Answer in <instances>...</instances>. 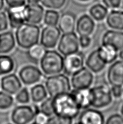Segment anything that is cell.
I'll use <instances>...</instances> for the list:
<instances>
[{
  "label": "cell",
  "mask_w": 123,
  "mask_h": 124,
  "mask_svg": "<svg viewBox=\"0 0 123 124\" xmlns=\"http://www.w3.org/2000/svg\"><path fill=\"white\" fill-rule=\"evenodd\" d=\"M79 45L81 47L86 48L91 45L92 40L89 36H80L79 38Z\"/></svg>",
  "instance_id": "cell-38"
},
{
  "label": "cell",
  "mask_w": 123,
  "mask_h": 124,
  "mask_svg": "<svg viewBox=\"0 0 123 124\" xmlns=\"http://www.w3.org/2000/svg\"><path fill=\"white\" fill-rule=\"evenodd\" d=\"M48 118H49V117L46 116L45 114H44L40 112L36 115L35 116L34 123L38 124H46L48 122V119H49Z\"/></svg>",
  "instance_id": "cell-40"
},
{
  "label": "cell",
  "mask_w": 123,
  "mask_h": 124,
  "mask_svg": "<svg viewBox=\"0 0 123 124\" xmlns=\"http://www.w3.org/2000/svg\"><path fill=\"white\" fill-rule=\"evenodd\" d=\"M76 31L80 36H89L95 29V23L89 15H82L76 23Z\"/></svg>",
  "instance_id": "cell-16"
},
{
  "label": "cell",
  "mask_w": 123,
  "mask_h": 124,
  "mask_svg": "<svg viewBox=\"0 0 123 124\" xmlns=\"http://www.w3.org/2000/svg\"><path fill=\"white\" fill-rule=\"evenodd\" d=\"M1 87L3 91L14 95L22 88V82L16 75L10 73L2 77Z\"/></svg>",
  "instance_id": "cell-14"
},
{
  "label": "cell",
  "mask_w": 123,
  "mask_h": 124,
  "mask_svg": "<svg viewBox=\"0 0 123 124\" xmlns=\"http://www.w3.org/2000/svg\"><path fill=\"white\" fill-rule=\"evenodd\" d=\"M0 86H1V81H0Z\"/></svg>",
  "instance_id": "cell-48"
},
{
  "label": "cell",
  "mask_w": 123,
  "mask_h": 124,
  "mask_svg": "<svg viewBox=\"0 0 123 124\" xmlns=\"http://www.w3.org/2000/svg\"><path fill=\"white\" fill-rule=\"evenodd\" d=\"M85 63L87 68L96 74L102 72L107 65L99 56L97 49L92 51L89 54Z\"/></svg>",
  "instance_id": "cell-20"
},
{
  "label": "cell",
  "mask_w": 123,
  "mask_h": 124,
  "mask_svg": "<svg viewBox=\"0 0 123 124\" xmlns=\"http://www.w3.org/2000/svg\"><path fill=\"white\" fill-rule=\"evenodd\" d=\"M54 115L63 118L72 119L80 113V108L71 93H65L53 97Z\"/></svg>",
  "instance_id": "cell-1"
},
{
  "label": "cell",
  "mask_w": 123,
  "mask_h": 124,
  "mask_svg": "<svg viewBox=\"0 0 123 124\" xmlns=\"http://www.w3.org/2000/svg\"><path fill=\"white\" fill-rule=\"evenodd\" d=\"M28 4H36L39 3V0H26Z\"/></svg>",
  "instance_id": "cell-42"
},
{
  "label": "cell",
  "mask_w": 123,
  "mask_h": 124,
  "mask_svg": "<svg viewBox=\"0 0 123 124\" xmlns=\"http://www.w3.org/2000/svg\"><path fill=\"white\" fill-rule=\"evenodd\" d=\"M107 124H123V116L119 114L111 115L106 121Z\"/></svg>",
  "instance_id": "cell-36"
},
{
  "label": "cell",
  "mask_w": 123,
  "mask_h": 124,
  "mask_svg": "<svg viewBox=\"0 0 123 124\" xmlns=\"http://www.w3.org/2000/svg\"><path fill=\"white\" fill-rule=\"evenodd\" d=\"M39 2L46 8L58 10L65 6L67 0H39Z\"/></svg>",
  "instance_id": "cell-31"
},
{
  "label": "cell",
  "mask_w": 123,
  "mask_h": 124,
  "mask_svg": "<svg viewBox=\"0 0 123 124\" xmlns=\"http://www.w3.org/2000/svg\"><path fill=\"white\" fill-rule=\"evenodd\" d=\"M107 79L112 86H123V60L114 62L109 66L107 74Z\"/></svg>",
  "instance_id": "cell-13"
},
{
  "label": "cell",
  "mask_w": 123,
  "mask_h": 124,
  "mask_svg": "<svg viewBox=\"0 0 123 124\" xmlns=\"http://www.w3.org/2000/svg\"><path fill=\"white\" fill-rule=\"evenodd\" d=\"M15 68L14 59L6 54L0 55V76L10 74Z\"/></svg>",
  "instance_id": "cell-25"
},
{
  "label": "cell",
  "mask_w": 123,
  "mask_h": 124,
  "mask_svg": "<svg viewBox=\"0 0 123 124\" xmlns=\"http://www.w3.org/2000/svg\"><path fill=\"white\" fill-rule=\"evenodd\" d=\"M9 7H21L25 5L26 0H5Z\"/></svg>",
  "instance_id": "cell-37"
},
{
  "label": "cell",
  "mask_w": 123,
  "mask_h": 124,
  "mask_svg": "<svg viewBox=\"0 0 123 124\" xmlns=\"http://www.w3.org/2000/svg\"><path fill=\"white\" fill-rule=\"evenodd\" d=\"M89 13L91 16L96 21H102L106 18L108 14V9L102 4L97 3L90 8Z\"/></svg>",
  "instance_id": "cell-27"
},
{
  "label": "cell",
  "mask_w": 123,
  "mask_h": 124,
  "mask_svg": "<svg viewBox=\"0 0 123 124\" xmlns=\"http://www.w3.org/2000/svg\"><path fill=\"white\" fill-rule=\"evenodd\" d=\"M45 87L48 94L53 97L59 94L69 92L71 90V83L67 76L58 74L47 77Z\"/></svg>",
  "instance_id": "cell-4"
},
{
  "label": "cell",
  "mask_w": 123,
  "mask_h": 124,
  "mask_svg": "<svg viewBox=\"0 0 123 124\" xmlns=\"http://www.w3.org/2000/svg\"><path fill=\"white\" fill-rule=\"evenodd\" d=\"M97 51L99 56L106 64L113 63L118 56V51L113 46L106 44H102L97 48Z\"/></svg>",
  "instance_id": "cell-23"
},
{
  "label": "cell",
  "mask_w": 123,
  "mask_h": 124,
  "mask_svg": "<svg viewBox=\"0 0 123 124\" xmlns=\"http://www.w3.org/2000/svg\"><path fill=\"white\" fill-rule=\"evenodd\" d=\"M91 106L95 108H103L109 106L113 100L111 89L107 85H98L90 89Z\"/></svg>",
  "instance_id": "cell-5"
},
{
  "label": "cell",
  "mask_w": 123,
  "mask_h": 124,
  "mask_svg": "<svg viewBox=\"0 0 123 124\" xmlns=\"http://www.w3.org/2000/svg\"><path fill=\"white\" fill-rule=\"evenodd\" d=\"M80 109H87L91 106L90 89H74L71 92Z\"/></svg>",
  "instance_id": "cell-19"
},
{
  "label": "cell",
  "mask_w": 123,
  "mask_h": 124,
  "mask_svg": "<svg viewBox=\"0 0 123 124\" xmlns=\"http://www.w3.org/2000/svg\"><path fill=\"white\" fill-rule=\"evenodd\" d=\"M24 6L7 9L9 24L12 28H16L25 22Z\"/></svg>",
  "instance_id": "cell-18"
},
{
  "label": "cell",
  "mask_w": 123,
  "mask_h": 124,
  "mask_svg": "<svg viewBox=\"0 0 123 124\" xmlns=\"http://www.w3.org/2000/svg\"><path fill=\"white\" fill-rule=\"evenodd\" d=\"M4 6V0H0V11L3 9Z\"/></svg>",
  "instance_id": "cell-44"
},
{
  "label": "cell",
  "mask_w": 123,
  "mask_h": 124,
  "mask_svg": "<svg viewBox=\"0 0 123 124\" xmlns=\"http://www.w3.org/2000/svg\"><path fill=\"white\" fill-rule=\"evenodd\" d=\"M105 118L102 112L94 109H86L80 114L78 123L83 124H102Z\"/></svg>",
  "instance_id": "cell-15"
},
{
  "label": "cell",
  "mask_w": 123,
  "mask_h": 124,
  "mask_svg": "<svg viewBox=\"0 0 123 124\" xmlns=\"http://www.w3.org/2000/svg\"><path fill=\"white\" fill-rule=\"evenodd\" d=\"M102 44L111 45L119 51L123 47V32L118 30H109L102 38Z\"/></svg>",
  "instance_id": "cell-17"
},
{
  "label": "cell",
  "mask_w": 123,
  "mask_h": 124,
  "mask_svg": "<svg viewBox=\"0 0 123 124\" xmlns=\"http://www.w3.org/2000/svg\"><path fill=\"white\" fill-rule=\"evenodd\" d=\"M122 5H123V4H122Z\"/></svg>",
  "instance_id": "cell-47"
},
{
  "label": "cell",
  "mask_w": 123,
  "mask_h": 124,
  "mask_svg": "<svg viewBox=\"0 0 123 124\" xmlns=\"http://www.w3.org/2000/svg\"><path fill=\"white\" fill-rule=\"evenodd\" d=\"M53 97H48L44 100L42 102L40 108V110L46 116L48 117L52 116L54 114L53 108L52 105Z\"/></svg>",
  "instance_id": "cell-32"
},
{
  "label": "cell",
  "mask_w": 123,
  "mask_h": 124,
  "mask_svg": "<svg viewBox=\"0 0 123 124\" xmlns=\"http://www.w3.org/2000/svg\"><path fill=\"white\" fill-rule=\"evenodd\" d=\"M48 93L45 85L36 84L33 86L30 90V99L35 103L41 102L47 97Z\"/></svg>",
  "instance_id": "cell-26"
},
{
  "label": "cell",
  "mask_w": 123,
  "mask_h": 124,
  "mask_svg": "<svg viewBox=\"0 0 123 124\" xmlns=\"http://www.w3.org/2000/svg\"><path fill=\"white\" fill-rule=\"evenodd\" d=\"M40 108L36 105L28 106L23 104L13 110L11 120L16 124H26L34 120L36 115L40 112Z\"/></svg>",
  "instance_id": "cell-6"
},
{
  "label": "cell",
  "mask_w": 123,
  "mask_h": 124,
  "mask_svg": "<svg viewBox=\"0 0 123 124\" xmlns=\"http://www.w3.org/2000/svg\"><path fill=\"white\" fill-rule=\"evenodd\" d=\"M15 45V37L12 32L7 31L0 34V54L10 52L14 48Z\"/></svg>",
  "instance_id": "cell-21"
},
{
  "label": "cell",
  "mask_w": 123,
  "mask_h": 124,
  "mask_svg": "<svg viewBox=\"0 0 123 124\" xmlns=\"http://www.w3.org/2000/svg\"><path fill=\"white\" fill-rule=\"evenodd\" d=\"M79 38L73 32L64 33L59 41L58 49L60 54L64 56L78 51L79 48Z\"/></svg>",
  "instance_id": "cell-7"
},
{
  "label": "cell",
  "mask_w": 123,
  "mask_h": 124,
  "mask_svg": "<svg viewBox=\"0 0 123 124\" xmlns=\"http://www.w3.org/2000/svg\"><path fill=\"white\" fill-rule=\"evenodd\" d=\"M93 75L91 70L83 67L72 75L71 85L74 89L89 88L93 83Z\"/></svg>",
  "instance_id": "cell-10"
},
{
  "label": "cell",
  "mask_w": 123,
  "mask_h": 124,
  "mask_svg": "<svg viewBox=\"0 0 123 124\" xmlns=\"http://www.w3.org/2000/svg\"><path fill=\"white\" fill-rule=\"evenodd\" d=\"M79 1H80V2H88L89 1H91V0H78Z\"/></svg>",
  "instance_id": "cell-45"
},
{
  "label": "cell",
  "mask_w": 123,
  "mask_h": 124,
  "mask_svg": "<svg viewBox=\"0 0 123 124\" xmlns=\"http://www.w3.org/2000/svg\"><path fill=\"white\" fill-rule=\"evenodd\" d=\"M106 23L112 29L123 31V11L111 10L107 15Z\"/></svg>",
  "instance_id": "cell-24"
},
{
  "label": "cell",
  "mask_w": 123,
  "mask_h": 124,
  "mask_svg": "<svg viewBox=\"0 0 123 124\" xmlns=\"http://www.w3.org/2000/svg\"><path fill=\"white\" fill-rule=\"evenodd\" d=\"M14 99L12 95L6 92H0V109L7 110L14 105Z\"/></svg>",
  "instance_id": "cell-29"
},
{
  "label": "cell",
  "mask_w": 123,
  "mask_h": 124,
  "mask_svg": "<svg viewBox=\"0 0 123 124\" xmlns=\"http://www.w3.org/2000/svg\"><path fill=\"white\" fill-rule=\"evenodd\" d=\"M45 10L42 6L39 3L28 4L24 6L25 21L33 24H39L42 21Z\"/></svg>",
  "instance_id": "cell-12"
},
{
  "label": "cell",
  "mask_w": 123,
  "mask_h": 124,
  "mask_svg": "<svg viewBox=\"0 0 123 124\" xmlns=\"http://www.w3.org/2000/svg\"><path fill=\"white\" fill-rule=\"evenodd\" d=\"M60 15L54 10H47L44 14L43 21L46 25L56 26L59 23Z\"/></svg>",
  "instance_id": "cell-30"
},
{
  "label": "cell",
  "mask_w": 123,
  "mask_h": 124,
  "mask_svg": "<svg viewBox=\"0 0 123 124\" xmlns=\"http://www.w3.org/2000/svg\"><path fill=\"white\" fill-rule=\"evenodd\" d=\"M72 119H68L62 118V117L54 116L48 119V124H69L72 123Z\"/></svg>",
  "instance_id": "cell-34"
},
{
  "label": "cell",
  "mask_w": 123,
  "mask_h": 124,
  "mask_svg": "<svg viewBox=\"0 0 123 124\" xmlns=\"http://www.w3.org/2000/svg\"><path fill=\"white\" fill-rule=\"evenodd\" d=\"M85 56L82 52H76L65 56L63 62V71L66 74L73 75L83 66Z\"/></svg>",
  "instance_id": "cell-9"
},
{
  "label": "cell",
  "mask_w": 123,
  "mask_h": 124,
  "mask_svg": "<svg viewBox=\"0 0 123 124\" xmlns=\"http://www.w3.org/2000/svg\"><path fill=\"white\" fill-rule=\"evenodd\" d=\"M118 56H119V58L122 60H123V47L119 50V52L118 54Z\"/></svg>",
  "instance_id": "cell-43"
},
{
  "label": "cell",
  "mask_w": 123,
  "mask_h": 124,
  "mask_svg": "<svg viewBox=\"0 0 123 124\" xmlns=\"http://www.w3.org/2000/svg\"><path fill=\"white\" fill-rule=\"evenodd\" d=\"M64 58L55 50L46 51L40 59V66L42 71L47 75L60 74L63 69Z\"/></svg>",
  "instance_id": "cell-3"
},
{
  "label": "cell",
  "mask_w": 123,
  "mask_h": 124,
  "mask_svg": "<svg viewBox=\"0 0 123 124\" xmlns=\"http://www.w3.org/2000/svg\"><path fill=\"white\" fill-rule=\"evenodd\" d=\"M61 35V31L56 26L47 25L40 33V43L46 48H53L58 44Z\"/></svg>",
  "instance_id": "cell-8"
},
{
  "label": "cell",
  "mask_w": 123,
  "mask_h": 124,
  "mask_svg": "<svg viewBox=\"0 0 123 124\" xmlns=\"http://www.w3.org/2000/svg\"><path fill=\"white\" fill-rule=\"evenodd\" d=\"M76 16L71 12H66L61 15L59 20V28L63 33L73 32L76 26Z\"/></svg>",
  "instance_id": "cell-22"
},
{
  "label": "cell",
  "mask_w": 123,
  "mask_h": 124,
  "mask_svg": "<svg viewBox=\"0 0 123 124\" xmlns=\"http://www.w3.org/2000/svg\"><path fill=\"white\" fill-rule=\"evenodd\" d=\"M112 96L116 99L120 98L123 95V89L120 86H112L111 88Z\"/></svg>",
  "instance_id": "cell-41"
},
{
  "label": "cell",
  "mask_w": 123,
  "mask_h": 124,
  "mask_svg": "<svg viewBox=\"0 0 123 124\" xmlns=\"http://www.w3.org/2000/svg\"><path fill=\"white\" fill-rule=\"evenodd\" d=\"M46 51L45 48L41 44H35L29 48L27 54L32 61L38 62L40 61Z\"/></svg>",
  "instance_id": "cell-28"
},
{
  "label": "cell",
  "mask_w": 123,
  "mask_h": 124,
  "mask_svg": "<svg viewBox=\"0 0 123 124\" xmlns=\"http://www.w3.org/2000/svg\"><path fill=\"white\" fill-rule=\"evenodd\" d=\"M19 76L22 82L26 85H33L40 82L43 77L40 69L32 65H26L20 70Z\"/></svg>",
  "instance_id": "cell-11"
},
{
  "label": "cell",
  "mask_w": 123,
  "mask_h": 124,
  "mask_svg": "<svg viewBox=\"0 0 123 124\" xmlns=\"http://www.w3.org/2000/svg\"><path fill=\"white\" fill-rule=\"evenodd\" d=\"M40 30L35 24L25 23L16 28L15 39L18 45L24 49H29L38 44L40 37Z\"/></svg>",
  "instance_id": "cell-2"
},
{
  "label": "cell",
  "mask_w": 123,
  "mask_h": 124,
  "mask_svg": "<svg viewBox=\"0 0 123 124\" xmlns=\"http://www.w3.org/2000/svg\"><path fill=\"white\" fill-rule=\"evenodd\" d=\"M102 2L107 7L115 9L119 7L122 0H102Z\"/></svg>",
  "instance_id": "cell-39"
},
{
  "label": "cell",
  "mask_w": 123,
  "mask_h": 124,
  "mask_svg": "<svg viewBox=\"0 0 123 124\" xmlns=\"http://www.w3.org/2000/svg\"><path fill=\"white\" fill-rule=\"evenodd\" d=\"M15 100L17 102L21 104H27L30 100V92L26 88H23L16 94Z\"/></svg>",
  "instance_id": "cell-33"
},
{
  "label": "cell",
  "mask_w": 123,
  "mask_h": 124,
  "mask_svg": "<svg viewBox=\"0 0 123 124\" xmlns=\"http://www.w3.org/2000/svg\"><path fill=\"white\" fill-rule=\"evenodd\" d=\"M121 113L122 114V116H123V104L122 105V108H121Z\"/></svg>",
  "instance_id": "cell-46"
},
{
  "label": "cell",
  "mask_w": 123,
  "mask_h": 124,
  "mask_svg": "<svg viewBox=\"0 0 123 124\" xmlns=\"http://www.w3.org/2000/svg\"><path fill=\"white\" fill-rule=\"evenodd\" d=\"M9 21L7 14L4 12H0V32L7 30Z\"/></svg>",
  "instance_id": "cell-35"
}]
</instances>
